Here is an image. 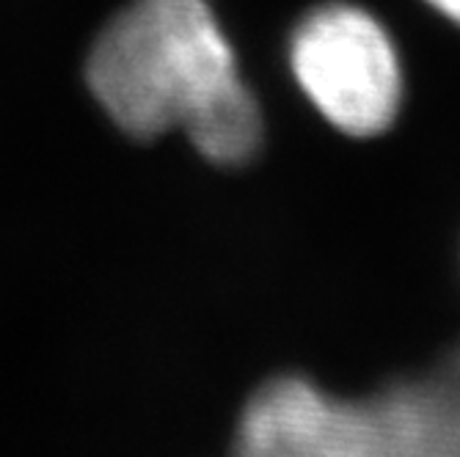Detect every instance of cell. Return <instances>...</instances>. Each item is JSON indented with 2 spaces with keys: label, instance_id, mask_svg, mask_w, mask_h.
Returning <instances> with one entry per match:
<instances>
[{
  "label": "cell",
  "instance_id": "cell-1",
  "mask_svg": "<svg viewBox=\"0 0 460 457\" xmlns=\"http://www.w3.org/2000/svg\"><path fill=\"white\" fill-rule=\"evenodd\" d=\"M86 77L133 138L182 127L218 165H243L262 146V110L207 0H133L97 36Z\"/></svg>",
  "mask_w": 460,
  "mask_h": 457
},
{
  "label": "cell",
  "instance_id": "cell-2",
  "mask_svg": "<svg viewBox=\"0 0 460 457\" xmlns=\"http://www.w3.org/2000/svg\"><path fill=\"white\" fill-rule=\"evenodd\" d=\"M292 72L340 133L372 138L392 127L402 102V69L386 28L353 4H325L292 33Z\"/></svg>",
  "mask_w": 460,
  "mask_h": 457
},
{
  "label": "cell",
  "instance_id": "cell-3",
  "mask_svg": "<svg viewBox=\"0 0 460 457\" xmlns=\"http://www.w3.org/2000/svg\"><path fill=\"white\" fill-rule=\"evenodd\" d=\"M237 457H392V449L375 419L287 378L248 402Z\"/></svg>",
  "mask_w": 460,
  "mask_h": 457
},
{
  "label": "cell",
  "instance_id": "cell-4",
  "mask_svg": "<svg viewBox=\"0 0 460 457\" xmlns=\"http://www.w3.org/2000/svg\"><path fill=\"white\" fill-rule=\"evenodd\" d=\"M428 4H430L436 12H441L444 17H449L452 22L460 25V0H428Z\"/></svg>",
  "mask_w": 460,
  "mask_h": 457
}]
</instances>
